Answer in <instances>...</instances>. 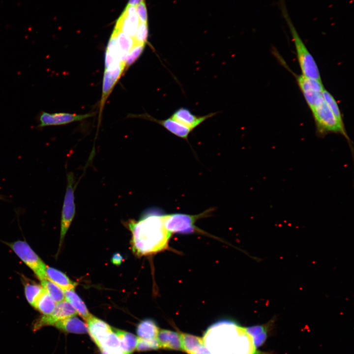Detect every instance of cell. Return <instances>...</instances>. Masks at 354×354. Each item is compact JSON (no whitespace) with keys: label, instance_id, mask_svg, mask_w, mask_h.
Returning a JSON list of instances; mask_svg holds the SVG:
<instances>
[{"label":"cell","instance_id":"6da1fadb","mask_svg":"<svg viewBox=\"0 0 354 354\" xmlns=\"http://www.w3.org/2000/svg\"><path fill=\"white\" fill-rule=\"evenodd\" d=\"M203 340L210 354H259L245 327L229 320L212 324L206 330Z\"/></svg>","mask_w":354,"mask_h":354},{"label":"cell","instance_id":"7a4b0ae2","mask_svg":"<svg viewBox=\"0 0 354 354\" xmlns=\"http://www.w3.org/2000/svg\"><path fill=\"white\" fill-rule=\"evenodd\" d=\"M164 215L152 213L139 221H128L127 226L132 233L131 243L135 254L148 255L167 248L172 234L164 226Z\"/></svg>","mask_w":354,"mask_h":354},{"label":"cell","instance_id":"3957f363","mask_svg":"<svg viewBox=\"0 0 354 354\" xmlns=\"http://www.w3.org/2000/svg\"><path fill=\"white\" fill-rule=\"evenodd\" d=\"M279 1L282 14L288 26L293 37L302 75L321 81L320 73L316 62L298 35L289 15L285 0H279Z\"/></svg>","mask_w":354,"mask_h":354},{"label":"cell","instance_id":"277c9868","mask_svg":"<svg viewBox=\"0 0 354 354\" xmlns=\"http://www.w3.org/2000/svg\"><path fill=\"white\" fill-rule=\"evenodd\" d=\"M311 111L314 118L318 136L323 137L328 133L340 134L346 139L350 148L352 147V142L344 125L336 119L323 96Z\"/></svg>","mask_w":354,"mask_h":354},{"label":"cell","instance_id":"5b68a950","mask_svg":"<svg viewBox=\"0 0 354 354\" xmlns=\"http://www.w3.org/2000/svg\"><path fill=\"white\" fill-rule=\"evenodd\" d=\"M7 245L40 280L46 279L47 266L25 241L3 242Z\"/></svg>","mask_w":354,"mask_h":354},{"label":"cell","instance_id":"8992f818","mask_svg":"<svg viewBox=\"0 0 354 354\" xmlns=\"http://www.w3.org/2000/svg\"><path fill=\"white\" fill-rule=\"evenodd\" d=\"M210 209L197 215L174 213L164 215V225L171 234L172 233L189 234L198 231L195 225L196 221L207 216Z\"/></svg>","mask_w":354,"mask_h":354},{"label":"cell","instance_id":"52a82bcc","mask_svg":"<svg viewBox=\"0 0 354 354\" xmlns=\"http://www.w3.org/2000/svg\"><path fill=\"white\" fill-rule=\"evenodd\" d=\"M74 184V175L72 173H69L67 176V186L61 211L59 248L61 247L75 214Z\"/></svg>","mask_w":354,"mask_h":354},{"label":"cell","instance_id":"ba28073f","mask_svg":"<svg viewBox=\"0 0 354 354\" xmlns=\"http://www.w3.org/2000/svg\"><path fill=\"white\" fill-rule=\"evenodd\" d=\"M77 314L75 309L66 300L57 303L53 311L49 315H42L35 320L33 326L34 331L46 326L55 325L57 322Z\"/></svg>","mask_w":354,"mask_h":354},{"label":"cell","instance_id":"9c48e42d","mask_svg":"<svg viewBox=\"0 0 354 354\" xmlns=\"http://www.w3.org/2000/svg\"><path fill=\"white\" fill-rule=\"evenodd\" d=\"M93 114L77 115L67 113H49L41 111L38 116V127L57 126L80 121L91 117Z\"/></svg>","mask_w":354,"mask_h":354},{"label":"cell","instance_id":"30bf717a","mask_svg":"<svg viewBox=\"0 0 354 354\" xmlns=\"http://www.w3.org/2000/svg\"><path fill=\"white\" fill-rule=\"evenodd\" d=\"M140 23L135 6L127 5L117 20L114 30L134 38Z\"/></svg>","mask_w":354,"mask_h":354},{"label":"cell","instance_id":"8fae6325","mask_svg":"<svg viewBox=\"0 0 354 354\" xmlns=\"http://www.w3.org/2000/svg\"><path fill=\"white\" fill-rule=\"evenodd\" d=\"M125 69L124 62H117L105 69L100 101V111L115 84Z\"/></svg>","mask_w":354,"mask_h":354},{"label":"cell","instance_id":"7c38bea8","mask_svg":"<svg viewBox=\"0 0 354 354\" xmlns=\"http://www.w3.org/2000/svg\"><path fill=\"white\" fill-rule=\"evenodd\" d=\"M217 114V113H211L205 116H199L193 114L189 109L186 108L180 107L176 110L170 118L193 130L207 119Z\"/></svg>","mask_w":354,"mask_h":354},{"label":"cell","instance_id":"4fadbf2b","mask_svg":"<svg viewBox=\"0 0 354 354\" xmlns=\"http://www.w3.org/2000/svg\"><path fill=\"white\" fill-rule=\"evenodd\" d=\"M156 339L160 348L182 350L180 333L166 329L159 330Z\"/></svg>","mask_w":354,"mask_h":354},{"label":"cell","instance_id":"5bb4252c","mask_svg":"<svg viewBox=\"0 0 354 354\" xmlns=\"http://www.w3.org/2000/svg\"><path fill=\"white\" fill-rule=\"evenodd\" d=\"M86 322L88 332L95 344L113 329L107 323L92 315Z\"/></svg>","mask_w":354,"mask_h":354},{"label":"cell","instance_id":"9a60e30c","mask_svg":"<svg viewBox=\"0 0 354 354\" xmlns=\"http://www.w3.org/2000/svg\"><path fill=\"white\" fill-rule=\"evenodd\" d=\"M145 117L149 120L160 124L175 136L184 139H187L188 135L192 131L191 129L182 125L170 117L163 120L156 119L148 115Z\"/></svg>","mask_w":354,"mask_h":354},{"label":"cell","instance_id":"2e32d148","mask_svg":"<svg viewBox=\"0 0 354 354\" xmlns=\"http://www.w3.org/2000/svg\"><path fill=\"white\" fill-rule=\"evenodd\" d=\"M72 316L57 322L54 325L65 332L85 334L88 332L87 324L80 319Z\"/></svg>","mask_w":354,"mask_h":354},{"label":"cell","instance_id":"e0dca14e","mask_svg":"<svg viewBox=\"0 0 354 354\" xmlns=\"http://www.w3.org/2000/svg\"><path fill=\"white\" fill-rule=\"evenodd\" d=\"M46 279L56 284L63 290L74 289L77 283L71 281L68 277L61 271L47 266L46 268Z\"/></svg>","mask_w":354,"mask_h":354},{"label":"cell","instance_id":"ac0fdd59","mask_svg":"<svg viewBox=\"0 0 354 354\" xmlns=\"http://www.w3.org/2000/svg\"><path fill=\"white\" fill-rule=\"evenodd\" d=\"M22 277L26 298L28 303L34 307L37 300L44 292V290L41 285L27 278L25 276H22Z\"/></svg>","mask_w":354,"mask_h":354},{"label":"cell","instance_id":"d6986e66","mask_svg":"<svg viewBox=\"0 0 354 354\" xmlns=\"http://www.w3.org/2000/svg\"><path fill=\"white\" fill-rule=\"evenodd\" d=\"M65 299L75 309L77 314L86 321L92 315L85 303L74 291V289L64 290Z\"/></svg>","mask_w":354,"mask_h":354},{"label":"cell","instance_id":"ffe728a7","mask_svg":"<svg viewBox=\"0 0 354 354\" xmlns=\"http://www.w3.org/2000/svg\"><path fill=\"white\" fill-rule=\"evenodd\" d=\"M118 337L121 348L124 354H132L136 349L138 338L133 334L119 329H114Z\"/></svg>","mask_w":354,"mask_h":354},{"label":"cell","instance_id":"44dd1931","mask_svg":"<svg viewBox=\"0 0 354 354\" xmlns=\"http://www.w3.org/2000/svg\"><path fill=\"white\" fill-rule=\"evenodd\" d=\"M159 331L156 323L150 319L142 321L137 327V334L139 337L142 338H156Z\"/></svg>","mask_w":354,"mask_h":354},{"label":"cell","instance_id":"7402d4cb","mask_svg":"<svg viewBox=\"0 0 354 354\" xmlns=\"http://www.w3.org/2000/svg\"><path fill=\"white\" fill-rule=\"evenodd\" d=\"M182 350L188 354H196L204 346L203 338L191 334L180 333Z\"/></svg>","mask_w":354,"mask_h":354},{"label":"cell","instance_id":"603a6c76","mask_svg":"<svg viewBox=\"0 0 354 354\" xmlns=\"http://www.w3.org/2000/svg\"><path fill=\"white\" fill-rule=\"evenodd\" d=\"M41 285L45 291L56 302L64 300V290L59 286L47 279L41 281Z\"/></svg>","mask_w":354,"mask_h":354},{"label":"cell","instance_id":"cb8c5ba5","mask_svg":"<svg viewBox=\"0 0 354 354\" xmlns=\"http://www.w3.org/2000/svg\"><path fill=\"white\" fill-rule=\"evenodd\" d=\"M56 305V302L44 290L34 307L43 315H46L53 311Z\"/></svg>","mask_w":354,"mask_h":354},{"label":"cell","instance_id":"d4e9b609","mask_svg":"<svg viewBox=\"0 0 354 354\" xmlns=\"http://www.w3.org/2000/svg\"><path fill=\"white\" fill-rule=\"evenodd\" d=\"M113 32L116 36L118 46L125 60L127 54L136 42L133 38L127 35L120 31L114 30Z\"/></svg>","mask_w":354,"mask_h":354},{"label":"cell","instance_id":"484cf974","mask_svg":"<svg viewBox=\"0 0 354 354\" xmlns=\"http://www.w3.org/2000/svg\"><path fill=\"white\" fill-rule=\"evenodd\" d=\"M297 80L301 91L312 90L322 93L324 89L321 81L308 78L302 75L298 76Z\"/></svg>","mask_w":354,"mask_h":354},{"label":"cell","instance_id":"4316f807","mask_svg":"<svg viewBox=\"0 0 354 354\" xmlns=\"http://www.w3.org/2000/svg\"><path fill=\"white\" fill-rule=\"evenodd\" d=\"M266 327L262 325L245 327L246 331L251 336L256 347L261 345L266 339Z\"/></svg>","mask_w":354,"mask_h":354},{"label":"cell","instance_id":"83f0119b","mask_svg":"<svg viewBox=\"0 0 354 354\" xmlns=\"http://www.w3.org/2000/svg\"><path fill=\"white\" fill-rule=\"evenodd\" d=\"M322 94L324 99L336 119L341 124L344 125L339 106L333 96L325 89L322 91Z\"/></svg>","mask_w":354,"mask_h":354},{"label":"cell","instance_id":"f1b7e54d","mask_svg":"<svg viewBox=\"0 0 354 354\" xmlns=\"http://www.w3.org/2000/svg\"><path fill=\"white\" fill-rule=\"evenodd\" d=\"M145 44L136 43L127 54L125 60V68L133 64L140 56L145 47Z\"/></svg>","mask_w":354,"mask_h":354},{"label":"cell","instance_id":"f546056e","mask_svg":"<svg viewBox=\"0 0 354 354\" xmlns=\"http://www.w3.org/2000/svg\"><path fill=\"white\" fill-rule=\"evenodd\" d=\"M160 349L156 338L145 339L138 337L136 349L138 351H145Z\"/></svg>","mask_w":354,"mask_h":354},{"label":"cell","instance_id":"4dcf8cb0","mask_svg":"<svg viewBox=\"0 0 354 354\" xmlns=\"http://www.w3.org/2000/svg\"><path fill=\"white\" fill-rule=\"evenodd\" d=\"M306 101L312 111L322 97V93L312 90L302 91Z\"/></svg>","mask_w":354,"mask_h":354},{"label":"cell","instance_id":"1f68e13d","mask_svg":"<svg viewBox=\"0 0 354 354\" xmlns=\"http://www.w3.org/2000/svg\"><path fill=\"white\" fill-rule=\"evenodd\" d=\"M148 23H140L134 39L136 43L146 44L148 37Z\"/></svg>","mask_w":354,"mask_h":354},{"label":"cell","instance_id":"d6a6232c","mask_svg":"<svg viewBox=\"0 0 354 354\" xmlns=\"http://www.w3.org/2000/svg\"><path fill=\"white\" fill-rule=\"evenodd\" d=\"M135 7L140 22L148 23V13L145 0H142Z\"/></svg>","mask_w":354,"mask_h":354},{"label":"cell","instance_id":"836d02e7","mask_svg":"<svg viewBox=\"0 0 354 354\" xmlns=\"http://www.w3.org/2000/svg\"><path fill=\"white\" fill-rule=\"evenodd\" d=\"M124 259L122 256L118 253L115 254L111 259L112 263L116 266L120 265L123 261Z\"/></svg>","mask_w":354,"mask_h":354},{"label":"cell","instance_id":"e575fe53","mask_svg":"<svg viewBox=\"0 0 354 354\" xmlns=\"http://www.w3.org/2000/svg\"><path fill=\"white\" fill-rule=\"evenodd\" d=\"M196 354H210L204 345L200 348Z\"/></svg>","mask_w":354,"mask_h":354},{"label":"cell","instance_id":"d590c367","mask_svg":"<svg viewBox=\"0 0 354 354\" xmlns=\"http://www.w3.org/2000/svg\"><path fill=\"white\" fill-rule=\"evenodd\" d=\"M142 0H129L127 5L136 6Z\"/></svg>","mask_w":354,"mask_h":354},{"label":"cell","instance_id":"8d00e7d4","mask_svg":"<svg viewBox=\"0 0 354 354\" xmlns=\"http://www.w3.org/2000/svg\"><path fill=\"white\" fill-rule=\"evenodd\" d=\"M2 199V197H1L0 195V199Z\"/></svg>","mask_w":354,"mask_h":354}]
</instances>
